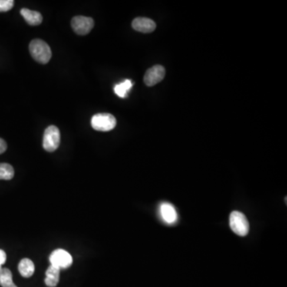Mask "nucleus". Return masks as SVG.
Returning <instances> with one entry per match:
<instances>
[{"label":"nucleus","instance_id":"nucleus-1","mask_svg":"<svg viewBox=\"0 0 287 287\" xmlns=\"http://www.w3.org/2000/svg\"><path fill=\"white\" fill-rule=\"evenodd\" d=\"M29 50L33 58L41 64L48 63L52 56L50 47L43 40L34 39L31 41L29 46Z\"/></svg>","mask_w":287,"mask_h":287},{"label":"nucleus","instance_id":"nucleus-2","mask_svg":"<svg viewBox=\"0 0 287 287\" xmlns=\"http://www.w3.org/2000/svg\"><path fill=\"white\" fill-rule=\"evenodd\" d=\"M230 228L239 236H246L249 232L250 225L246 216L242 212L235 211L230 215Z\"/></svg>","mask_w":287,"mask_h":287},{"label":"nucleus","instance_id":"nucleus-3","mask_svg":"<svg viewBox=\"0 0 287 287\" xmlns=\"http://www.w3.org/2000/svg\"><path fill=\"white\" fill-rule=\"evenodd\" d=\"M117 120L110 113H97L91 119V126L97 131L108 132L114 129Z\"/></svg>","mask_w":287,"mask_h":287},{"label":"nucleus","instance_id":"nucleus-4","mask_svg":"<svg viewBox=\"0 0 287 287\" xmlns=\"http://www.w3.org/2000/svg\"><path fill=\"white\" fill-rule=\"evenodd\" d=\"M61 135L58 128L55 126H50L46 129L43 136V146L47 152L52 153L59 147Z\"/></svg>","mask_w":287,"mask_h":287},{"label":"nucleus","instance_id":"nucleus-5","mask_svg":"<svg viewBox=\"0 0 287 287\" xmlns=\"http://www.w3.org/2000/svg\"><path fill=\"white\" fill-rule=\"evenodd\" d=\"M50 263L58 269H67L73 264V258L68 251L57 249L50 255Z\"/></svg>","mask_w":287,"mask_h":287},{"label":"nucleus","instance_id":"nucleus-6","mask_svg":"<svg viewBox=\"0 0 287 287\" xmlns=\"http://www.w3.org/2000/svg\"><path fill=\"white\" fill-rule=\"evenodd\" d=\"M94 26L93 18L86 16H75L72 18L71 27L76 34L79 35H86L89 34Z\"/></svg>","mask_w":287,"mask_h":287},{"label":"nucleus","instance_id":"nucleus-7","mask_svg":"<svg viewBox=\"0 0 287 287\" xmlns=\"http://www.w3.org/2000/svg\"><path fill=\"white\" fill-rule=\"evenodd\" d=\"M165 76V67L160 65H156L154 67H151L146 71L145 77H144V81L146 83V86H153L157 83H160Z\"/></svg>","mask_w":287,"mask_h":287},{"label":"nucleus","instance_id":"nucleus-8","mask_svg":"<svg viewBox=\"0 0 287 287\" xmlns=\"http://www.w3.org/2000/svg\"><path fill=\"white\" fill-rule=\"evenodd\" d=\"M132 27L135 31L139 32L151 33L155 31L156 25V23L150 18L138 17L133 20Z\"/></svg>","mask_w":287,"mask_h":287},{"label":"nucleus","instance_id":"nucleus-9","mask_svg":"<svg viewBox=\"0 0 287 287\" xmlns=\"http://www.w3.org/2000/svg\"><path fill=\"white\" fill-rule=\"evenodd\" d=\"M160 214L163 222L173 224L177 220V212L173 205L169 203H162L160 206Z\"/></svg>","mask_w":287,"mask_h":287},{"label":"nucleus","instance_id":"nucleus-10","mask_svg":"<svg viewBox=\"0 0 287 287\" xmlns=\"http://www.w3.org/2000/svg\"><path fill=\"white\" fill-rule=\"evenodd\" d=\"M22 16L24 17L27 24L31 26H37L41 24L43 22V16L38 11L23 8L20 11Z\"/></svg>","mask_w":287,"mask_h":287},{"label":"nucleus","instance_id":"nucleus-11","mask_svg":"<svg viewBox=\"0 0 287 287\" xmlns=\"http://www.w3.org/2000/svg\"><path fill=\"white\" fill-rule=\"evenodd\" d=\"M60 269L50 265L46 271V285L50 287H54L59 282Z\"/></svg>","mask_w":287,"mask_h":287},{"label":"nucleus","instance_id":"nucleus-12","mask_svg":"<svg viewBox=\"0 0 287 287\" xmlns=\"http://www.w3.org/2000/svg\"><path fill=\"white\" fill-rule=\"evenodd\" d=\"M35 271L34 262L30 258H23L18 263V271L24 278H31Z\"/></svg>","mask_w":287,"mask_h":287},{"label":"nucleus","instance_id":"nucleus-13","mask_svg":"<svg viewBox=\"0 0 287 287\" xmlns=\"http://www.w3.org/2000/svg\"><path fill=\"white\" fill-rule=\"evenodd\" d=\"M132 87H133V83H132L131 80L126 79L124 81H122L120 84L115 86V93L118 97L124 98V97H127L128 92H129V90H131Z\"/></svg>","mask_w":287,"mask_h":287},{"label":"nucleus","instance_id":"nucleus-14","mask_svg":"<svg viewBox=\"0 0 287 287\" xmlns=\"http://www.w3.org/2000/svg\"><path fill=\"white\" fill-rule=\"evenodd\" d=\"M14 176V170L9 163H0V179L10 180Z\"/></svg>","mask_w":287,"mask_h":287},{"label":"nucleus","instance_id":"nucleus-15","mask_svg":"<svg viewBox=\"0 0 287 287\" xmlns=\"http://www.w3.org/2000/svg\"><path fill=\"white\" fill-rule=\"evenodd\" d=\"M13 282L12 273L7 268L0 270V285L2 287H9Z\"/></svg>","mask_w":287,"mask_h":287},{"label":"nucleus","instance_id":"nucleus-16","mask_svg":"<svg viewBox=\"0 0 287 287\" xmlns=\"http://www.w3.org/2000/svg\"><path fill=\"white\" fill-rule=\"evenodd\" d=\"M14 2L13 0H0V12H6L12 9Z\"/></svg>","mask_w":287,"mask_h":287},{"label":"nucleus","instance_id":"nucleus-17","mask_svg":"<svg viewBox=\"0 0 287 287\" xmlns=\"http://www.w3.org/2000/svg\"><path fill=\"white\" fill-rule=\"evenodd\" d=\"M7 260V255L5 251L0 249V270L2 269V265H4Z\"/></svg>","mask_w":287,"mask_h":287},{"label":"nucleus","instance_id":"nucleus-18","mask_svg":"<svg viewBox=\"0 0 287 287\" xmlns=\"http://www.w3.org/2000/svg\"><path fill=\"white\" fill-rule=\"evenodd\" d=\"M7 143H6L5 140H3L2 138H0V154H2L7 150Z\"/></svg>","mask_w":287,"mask_h":287},{"label":"nucleus","instance_id":"nucleus-19","mask_svg":"<svg viewBox=\"0 0 287 287\" xmlns=\"http://www.w3.org/2000/svg\"><path fill=\"white\" fill-rule=\"evenodd\" d=\"M9 287H18V286H17V285H15V284H14V283H12V284H11V285H10V286H9Z\"/></svg>","mask_w":287,"mask_h":287}]
</instances>
